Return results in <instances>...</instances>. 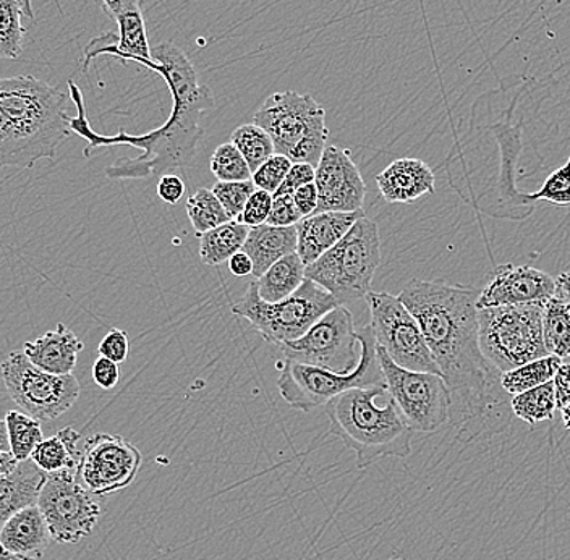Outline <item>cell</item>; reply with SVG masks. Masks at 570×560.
Returning <instances> with one entry per match:
<instances>
[{
    "instance_id": "obj_1",
    "label": "cell",
    "mask_w": 570,
    "mask_h": 560,
    "mask_svg": "<svg viewBox=\"0 0 570 560\" xmlns=\"http://www.w3.org/2000/svg\"><path fill=\"white\" fill-rule=\"evenodd\" d=\"M166 81L173 95V110L166 122L145 135H99L88 122L83 92L73 80L69 81L70 98L77 107V117L66 116L71 134L88 141L85 158L109 146H134L141 149L138 158H120L106 169L110 180H146L163 177L173 170L184 169L195 158L205 130L199 125L203 114L214 107L212 88L199 85L194 63L173 42L153 46L151 60L142 63Z\"/></svg>"
},
{
    "instance_id": "obj_2",
    "label": "cell",
    "mask_w": 570,
    "mask_h": 560,
    "mask_svg": "<svg viewBox=\"0 0 570 560\" xmlns=\"http://www.w3.org/2000/svg\"><path fill=\"white\" fill-rule=\"evenodd\" d=\"M480 291L444 281H410L399 298L419 321L428 348L440 366L452 399L461 405L462 434L484 415L501 374L480 347Z\"/></svg>"
},
{
    "instance_id": "obj_3",
    "label": "cell",
    "mask_w": 570,
    "mask_h": 560,
    "mask_svg": "<svg viewBox=\"0 0 570 560\" xmlns=\"http://www.w3.org/2000/svg\"><path fill=\"white\" fill-rule=\"evenodd\" d=\"M67 96L33 75L0 78V167L31 169L56 160L70 137Z\"/></svg>"
},
{
    "instance_id": "obj_4",
    "label": "cell",
    "mask_w": 570,
    "mask_h": 560,
    "mask_svg": "<svg viewBox=\"0 0 570 560\" xmlns=\"http://www.w3.org/2000/svg\"><path fill=\"white\" fill-rule=\"evenodd\" d=\"M386 384L352 389L324 405L331 431L355 452L356 466L366 469L384 456L405 459L412 452V428L387 395Z\"/></svg>"
},
{
    "instance_id": "obj_5",
    "label": "cell",
    "mask_w": 570,
    "mask_h": 560,
    "mask_svg": "<svg viewBox=\"0 0 570 560\" xmlns=\"http://www.w3.org/2000/svg\"><path fill=\"white\" fill-rule=\"evenodd\" d=\"M380 264V230L373 220L363 216L330 252L306 266L305 277L344 305L368 295Z\"/></svg>"
},
{
    "instance_id": "obj_6",
    "label": "cell",
    "mask_w": 570,
    "mask_h": 560,
    "mask_svg": "<svg viewBox=\"0 0 570 560\" xmlns=\"http://www.w3.org/2000/svg\"><path fill=\"white\" fill-rule=\"evenodd\" d=\"M253 124L269 135L277 155L315 167L330 138L324 107L313 96L295 91L271 95L256 110Z\"/></svg>"
},
{
    "instance_id": "obj_7",
    "label": "cell",
    "mask_w": 570,
    "mask_h": 560,
    "mask_svg": "<svg viewBox=\"0 0 570 560\" xmlns=\"http://www.w3.org/2000/svg\"><path fill=\"white\" fill-rule=\"evenodd\" d=\"M356 334H358L362 352H360V363L355 371L348 374H337L333 371L285 360L279 380H277L281 397L292 409L312 412L316 406H324L352 389L384 384L372 326L370 324L363 326L362 330L356 331Z\"/></svg>"
},
{
    "instance_id": "obj_8",
    "label": "cell",
    "mask_w": 570,
    "mask_h": 560,
    "mask_svg": "<svg viewBox=\"0 0 570 560\" xmlns=\"http://www.w3.org/2000/svg\"><path fill=\"white\" fill-rule=\"evenodd\" d=\"M543 306L525 303L480 310L481 352L497 373L550 355L543 338Z\"/></svg>"
},
{
    "instance_id": "obj_9",
    "label": "cell",
    "mask_w": 570,
    "mask_h": 560,
    "mask_svg": "<svg viewBox=\"0 0 570 560\" xmlns=\"http://www.w3.org/2000/svg\"><path fill=\"white\" fill-rule=\"evenodd\" d=\"M338 305L336 297L309 279L283 302L267 303L259 297L258 285L253 281L244 297L232 306V313L247 320L266 342L279 347L308 333L320 317Z\"/></svg>"
},
{
    "instance_id": "obj_10",
    "label": "cell",
    "mask_w": 570,
    "mask_h": 560,
    "mask_svg": "<svg viewBox=\"0 0 570 560\" xmlns=\"http://www.w3.org/2000/svg\"><path fill=\"white\" fill-rule=\"evenodd\" d=\"M384 384L413 433H436L451 420L452 394L441 374L402 369L376 344Z\"/></svg>"
},
{
    "instance_id": "obj_11",
    "label": "cell",
    "mask_w": 570,
    "mask_h": 560,
    "mask_svg": "<svg viewBox=\"0 0 570 560\" xmlns=\"http://www.w3.org/2000/svg\"><path fill=\"white\" fill-rule=\"evenodd\" d=\"M0 370L10 399L36 420H57L80 397V383L73 374L59 376L42 371L23 351L10 353Z\"/></svg>"
},
{
    "instance_id": "obj_12",
    "label": "cell",
    "mask_w": 570,
    "mask_h": 560,
    "mask_svg": "<svg viewBox=\"0 0 570 560\" xmlns=\"http://www.w3.org/2000/svg\"><path fill=\"white\" fill-rule=\"evenodd\" d=\"M96 498L98 495L80 483L77 470L46 474L38 508L48 523L52 541L77 544L88 538L101 517V505Z\"/></svg>"
},
{
    "instance_id": "obj_13",
    "label": "cell",
    "mask_w": 570,
    "mask_h": 560,
    "mask_svg": "<svg viewBox=\"0 0 570 560\" xmlns=\"http://www.w3.org/2000/svg\"><path fill=\"white\" fill-rule=\"evenodd\" d=\"M356 345H360V341L354 316L347 306L338 305L320 317L309 327L308 333L297 341L284 342L279 348L291 362L337 374H348L355 371L360 363Z\"/></svg>"
},
{
    "instance_id": "obj_14",
    "label": "cell",
    "mask_w": 570,
    "mask_h": 560,
    "mask_svg": "<svg viewBox=\"0 0 570 560\" xmlns=\"http://www.w3.org/2000/svg\"><path fill=\"white\" fill-rule=\"evenodd\" d=\"M370 316L376 344L383 347L395 365L405 370L441 374L422 333L419 321L401 298L386 292H368ZM443 376V374H441Z\"/></svg>"
},
{
    "instance_id": "obj_15",
    "label": "cell",
    "mask_w": 570,
    "mask_h": 560,
    "mask_svg": "<svg viewBox=\"0 0 570 560\" xmlns=\"http://www.w3.org/2000/svg\"><path fill=\"white\" fill-rule=\"evenodd\" d=\"M141 452L119 434H92L85 442L77 478L98 498L130 487L140 472Z\"/></svg>"
},
{
    "instance_id": "obj_16",
    "label": "cell",
    "mask_w": 570,
    "mask_h": 560,
    "mask_svg": "<svg viewBox=\"0 0 570 560\" xmlns=\"http://www.w3.org/2000/svg\"><path fill=\"white\" fill-rule=\"evenodd\" d=\"M316 190L320 213H355L363 210L366 185L347 149L326 146L316 166Z\"/></svg>"
},
{
    "instance_id": "obj_17",
    "label": "cell",
    "mask_w": 570,
    "mask_h": 560,
    "mask_svg": "<svg viewBox=\"0 0 570 560\" xmlns=\"http://www.w3.org/2000/svg\"><path fill=\"white\" fill-rule=\"evenodd\" d=\"M556 279L532 266L501 264L480 292L479 310L547 303L554 297Z\"/></svg>"
},
{
    "instance_id": "obj_18",
    "label": "cell",
    "mask_w": 570,
    "mask_h": 560,
    "mask_svg": "<svg viewBox=\"0 0 570 560\" xmlns=\"http://www.w3.org/2000/svg\"><path fill=\"white\" fill-rule=\"evenodd\" d=\"M365 216L363 210L355 213H320L303 217L297 224V253L305 266L315 263L324 253L351 230L352 226Z\"/></svg>"
},
{
    "instance_id": "obj_19",
    "label": "cell",
    "mask_w": 570,
    "mask_h": 560,
    "mask_svg": "<svg viewBox=\"0 0 570 560\" xmlns=\"http://www.w3.org/2000/svg\"><path fill=\"white\" fill-rule=\"evenodd\" d=\"M376 185L384 202L409 205L422 196L433 195L436 177L423 160L402 158L377 174Z\"/></svg>"
},
{
    "instance_id": "obj_20",
    "label": "cell",
    "mask_w": 570,
    "mask_h": 560,
    "mask_svg": "<svg viewBox=\"0 0 570 560\" xmlns=\"http://www.w3.org/2000/svg\"><path fill=\"white\" fill-rule=\"evenodd\" d=\"M83 348V342L77 334L66 324L59 323L56 330L49 331L36 341L24 342L23 353L38 369L66 376L77 366L78 353Z\"/></svg>"
},
{
    "instance_id": "obj_21",
    "label": "cell",
    "mask_w": 570,
    "mask_h": 560,
    "mask_svg": "<svg viewBox=\"0 0 570 560\" xmlns=\"http://www.w3.org/2000/svg\"><path fill=\"white\" fill-rule=\"evenodd\" d=\"M7 551L38 560L52 541L51 531L38 504L20 510L0 530Z\"/></svg>"
},
{
    "instance_id": "obj_22",
    "label": "cell",
    "mask_w": 570,
    "mask_h": 560,
    "mask_svg": "<svg viewBox=\"0 0 570 560\" xmlns=\"http://www.w3.org/2000/svg\"><path fill=\"white\" fill-rule=\"evenodd\" d=\"M46 474L31 459L18 462L12 473L0 474V530L10 517L38 504Z\"/></svg>"
},
{
    "instance_id": "obj_23",
    "label": "cell",
    "mask_w": 570,
    "mask_h": 560,
    "mask_svg": "<svg viewBox=\"0 0 570 560\" xmlns=\"http://www.w3.org/2000/svg\"><path fill=\"white\" fill-rule=\"evenodd\" d=\"M297 227H276L269 224L249 228L242 252L253 262V277L259 279L274 263L297 253Z\"/></svg>"
},
{
    "instance_id": "obj_24",
    "label": "cell",
    "mask_w": 570,
    "mask_h": 560,
    "mask_svg": "<svg viewBox=\"0 0 570 560\" xmlns=\"http://www.w3.org/2000/svg\"><path fill=\"white\" fill-rule=\"evenodd\" d=\"M305 263L302 262L298 253L284 256L283 259L274 263L259 279H256L259 297L267 303L283 302L291 297L305 282Z\"/></svg>"
},
{
    "instance_id": "obj_25",
    "label": "cell",
    "mask_w": 570,
    "mask_h": 560,
    "mask_svg": "<svg viewBox=\"0 0 570 560\" xmlns=\"http://www.w3.org/2000/svg\"><path fill=\"white\" fill-rule=\"evenodd\" d=\"M80 433L73 428H63L56 436L45 439L31 454V460L45 473L60 470H77L81 452L78 451Z\"/></svg>"
},
{
    "instance_id": "obj_26",
    "label": "cell",
    "mask_w": 570,
    "mask_h": 560,
    "mask_svg": "<svg viewBox=\"0 0 570 560\" xmlns=\"http://www.w3.org/2000/svg\"><path fill=\"white\" fill-rule=\"evenodd\" d=\"M249 227L229 220L223 226L199 235V259L206 266H220L229 262L235 253L242 252L247 242Z\"/></svg>"
},
{
    "instance_id": "obj_27",
    "label": "cell",
    "mask_w": 570,
    "mask_h": 560,
    "mask_svg": "<svg viewBox=\"0 0 570 560\" xmlns=\"http://www.w3.org/2000/svg\"><path fill=\"white\" fill-rule=\"evenodd\" d=\"M562 362L564 360L559 356L547 355L543 358L525 363L519 369L508 371V373L501 374L502 391L517 395L538 387V385L551 383Z\"/></svg>"
},
{
    "instance_id": "obj_28",
    "label": "cell",
    "mask_w": 570,
    "mask_h": 560,
    "mask_svg": "<svg viewBox=\"0 0 570 560\" xmlns=\"http://www.w3.org/2000/svg\"><path fill=\"white\" fill-rule=\"evenodd\" d=\"M543 338L550 355L570 358V305L552 297L543 306Z\"/></svg>"
},
{
    "instance_id": "obj_29",
    "label": "cell",
    "mask_w": 570,
    "mask_h": 560,
    "mask_svg": "<svg viewBox=\"0 0 570 560\" xmlns=\"http://www.w3.org/2000/svg\"><path fill=\"white\" fill-rule=\"evenodd\" d=\"M512 413L517 419L525 421L530 426L554 419L558 402H556L554 384L547 383L512 395Z\"/></svg>"
},
{
    "instance_id": "obj_30",
    "label": "cell",
    "mask_w": 570,
    "mask_h": 560,
    "mask_svg": "<svg viewBox=\"0 0 570 560\" xmlns=\"http://www.w3.org/2000/svg\"><path fill=\"white\" fill-rule=\"evenodd\" d=\"M6 423L7 431H9L10 452L18 462L30 460L35 449L45 441L41 423L28 413L18 412V410L7 413Z\"/></svg>"
},
{
    "instance_id": "obj_31",
    "label": "cell",
    "mask_w": 570,
    "mask_h": 560,
    "mask_svg": "<svg viewBox=\"0 0 570 560\" xmlns=\"http://www.w3.org/2000/svg\"><path fill=\"white\" fill-rule=\"evenodd\" d=\"M24 7L20 0H0V59L17 60L23 53L24 33L21 23Z\"/></svg>"
},
{
    "instance_id": "obj_32",
    "label": "cell",
    "mask_w": 570,
    "mask_h": 560,
    "mask_svg": "<svg viewBox=\"0 0 570 560\" xmlns=\"http://www.w3.org/2000/svg\"><path fill=\"white\" fill-rule=\"evenodd\" d=\"M230 141L247 160L252 173H255L271 156L276 155V148L269 135L256 124H245L235 128L232 131Z\"/></svg>"
},
{
    "instance_id": "obj_33",
    "label": "cell",
    "mask_w": 570,
    "mask_h": 560,
    "mask_svg": "<svg viewBox=\"0 0 570 560\" xmlns=\"http://www.w3.org/2000/svg\"><path fill=\"white\" fill-rule=\"evenodd\" d=\"M185 208H187L188 219L195 228L196 237L230 220L219 199L208 188H199L194 196L188 198Z\"/></svg>"
},
{
    "instance_id": "obj_34",
    "label": "cell",
    "mask_w": 570,
    "mask_h": 560,
    "mask_svg": "<svg viewBox=\"0 0 570 560\" xmlns=\"http://www.w3.org/2000/svg\"><path fill=\"white\" fill-rule=\"evenodd\" d=\"M209 166L217 181L252 180L253 173L249 170L247 160L232 141L224 143L214 149Z\"/></svg>"
},
{
    "instance_id": "obj_35",
    "label": "cell",
    "mask_w": 570,
    "mask_h": 560,
    "mask_svg": "<svg viewBox=\"0 0 570 560\" xmlns=\"http://www.w3.org/2000/svg\"><path fill=\"white\" fill-rule=\"evenodd\" d=\"M256 190L253 180L244 181H217L213 187V193L219 199L223 208L226 209L227 216L230 220H237L244 210L245 205Z\"/></svg>"
},
{
    "instance_id": "obj_36",
    "label": "cell",
    "mask_w": 570,
    "mask_h": 560,
    "mask_svg": "<svg viewBox=\"0 0 570 560\" xmlns=\"http://www.w3.org/2000/svg\"><path fill=\"white\" fill-rule=\"evenodd\" d=\"M525 202H547L551 205H570V158L564 167L554 170L540 190L522 196Z\"/></svg>"
},
{
    "instance_id": "obj_37",
    "label": "cell",
    "mask_w": 570,
    "mask_h": 560,
    "mask_svg": "<svg viewBox=\"0 0 570 560\" xmlns=\"http://www.w3.org/2000/svg\"><path fill=\"white\" fill-rule=\"evenodd\" d=\"M292 164L294 163H292L287 156L277 155L276 153V155L271 156L265 164H262V166L253 173V184H255L258 190H265L274 195V193L279 190L281 185H283L288 170H291Z\"/></svg>"
},
{
    "instance_id": "obj_38",
    "label": "cell",
    "mask_w": 570,
    "mask_h": 560,
    "mask_svg": "<svg viewBox=\"0 0 570 560\" xmlns=\"http://www.w3.org/2000/svg\"><path fill=\"white\" fill-rule=\"evenodd\" d=\"M271 208H273V195L256 188V190L253 191V195L249 196L247 205H245V208L242 210L237 220L249 228L263 226V224L267 223Z\"/></svg>"
},
{
    "instance_id": "obj_39",
    "label": "cell",
    "mask_w": 570,
    "mask_h": 560,
    "mask_svg": "<svg viewBox=\"0 0 570 560\" xmlns=\"http://www.w3.org/2000/svg\"><path fill=\"white\" fill-rule=\"evenodd\" d=\"M303 219L301 210L294 202V195H273V208H271L267 223L276 227H294Z\"/></svg>"
},
{
    "instance_id": "obj_40",
    "label": "cell",
    "mask_w": 570,
    "mask_h": 560,
    "mask_svg": "<svg viewBox=\"0 0 570 560\" xmlns=\"http://www.w3.org/2000/svg\"><path fill=\"white\" fill-rule=\"evenodd\" d=\"M130 352V342L127 333L120 330H110L106 337L99 342V356L112 360L116 363H124Z\"/></svg>"
},
{
    "instance_id": "obj_41",
    "label": "cell",
    "mask_w": 570,
    "mask_h": 560,
    "mask_svg": "<svg viewBox=\"0 0 570 560\" xmlns=\"http://www.w3.org/2000/svg\"><path fill=\"white\" fill-rule=\"evenodd\" d=\"M316 167L306 163L292 164L287 177L274 195H294L303 185L315 184Z\"/></svg>"
},
{
    "instance_id": "obj_42",
    "label": "cell",
    "mask_w": 570,
    "mask_h": 560,
    "mask_svg": "<svg viewBox=\"0 0 570 560\" xmlns=\"http://www.w3.org/2000/svg\"><path fill=\"white\" fill-rule=\"evenodd\" d=\"M92 380L105 391L116 387L120 380L119 363L105 358V356H99L95 365H92Z\"/></svg>"
},
{
    "instance_id": "obj_43",
    "label": "cell",
    "mask_w": 570,
    "mask_h": 560,
    "mask_svg": "<svg viewBox=\"0 0 570 560\" xmlns=\"http://www.w3.org/2000/svg\"><path fill=\"white\" fill-rule=\"evenodd\" d=\"M185 190H187L185 181L176 174H166V176L159 177L158 196L160 202L166 205H177L184 198Z\"/></svg>"
},
{
    "instance_id": "obj_44",
    "label": "cell",
    "mask_w": 570,
    "mask_h": 560,
    "mask_svg": "<svg viewBox=\"0 0 570 560\" xmlns=\"http://www.w3.org/2000/svg\"><path fill=\"white\" fill-rule=\"evenodd\" d=\"M141 2L142 0H102V7H105L107 16L117 20V17L124 16V13L141 10ZM24 12L28 17H33L31 0H24Z\"/></svg>"
},
{
    "instance_id": "obj_45",
    "label": "cell",
    "mask_w": 570,
    "mask_h": 560,
    "mask_svg": "<svg viewBox=\"0 0 570 560\" xmlns=\"http://www.w3.org/2000/svg\"><path fill=\"white\" fill-rule=\"evenodd\" d=\"M294 202L297 209L301 210L302 217L312 216L318 208V190L315 184L303 185L294 193Z\"/></svg>"
},
{
    "instance_id": "obj_46",
    "label": "cell",
    "mask_w": 570,
    "mask_h": 560,
    "mask_svg": "<svg viewBox=\"0 0 570 560\" xmlns=\"http://www.w3.org/2000/svg\"><path fill=\"white\" fill-rule=\"evenodd\" d=\"M552 384H554L558 410H562L570 403V362H566V360L562 362L558 373H556L554 380H552Z\"/></svg>"
},
{
    "instance_id": "obj_47",
    "label": "cell",
    "mask_w": 570,
    "mask_h": 560,
    "mask_svg": "<svg viewBox=\"0 0 570 560\" xmlns=\"http://www.w3.org/2000/svg\"><path fill=\"white\" fill-rule=\"evenodd\" d=\"M229 269L234 276L247 277L253 276V262L245 252L235 253L229 259Z\"/></svg>"
},
{
    "instance_id": "obj_48",
    "label": "cell",
    "mask_w": 570,
    "mask_h": 560,
    "mask_svg": "<svg viewBox=\"0 0 570 560\" xmlns=\"http://www.w3.org/2000/svg\"><path fill=\"white\" fill-rule=\"evenodd\" d=\"M554 297L564 299L570 305V273H562L556 277Z\"/></svg>"
},
{
    "instance_id": "obj_49",
    "label": "cell",
    "mask_w": 570,
    "mask_h": 560,
    "mask_svg": "<svg viewBox=\"0 0 570 560\" xmlns=\"http://www.w3.org/2000/svg\"><path fill=\"white\" fill-rule=\"evenodd\" d=\"M18 466V460L12 452H0V474L12 473Z\"/></svg>"
},
{
    "instance_id": "obj_50",
    "label": "cell",
    "mask_w": 570,
    "mask_h": 560,
    "mask_svg": "<svg viewBox=\"0 0 570 560\" xmlns=\"http://www.w3.org/2000/svg\"><path fill=\"white\" fill-rule=\"evenodd\" d=\"M10 451L9 431H7L6 420H0V452Z\"/></svg>"
},
{
    "instance_id": "obj_51",
    "label": "cell",
    "mask_w": 570,
    "mask_h": 560,
    "mask_svg": "<svg viewBox=\"0 0 570 560\" xmlns=\"http://www.w3.org/2000/svg\"><path fill=\"white\" fill-rule=\"evenodd\" d=\"M0 560H36L33 558H27V556H20L16 554V552H3L2 556H0Z\"/></svg>"
},
{
    "instance_id": "obj_52",
    "label": "cell",
    "mask_w": 570,
    "mask_h": 560,
    "mask_svg": "<svg viewBox=\"0 0 570 560\" xmlns=\"http://www.w3.org/2000/svg\"><path fill=\"white\" fill-rule=\"evenodd\" d=\"M562 421H564L566 430L570 431V403L561 410Z\"/></svg>"
},
{
    "instance_id": "obj_53",
    "label": "cell",
    "mask_w": 570,
    "mask_h": 560,
    "mask_svg": "<svg viewBox=\"0 0 570 560\" xmlns=\"http://www.w3.org/2000/svg\"><path fill=\"white\" fill-rule=\"evenodd\" d=\"M3 552H7V549L6 546H3L2 541H0V556H2Z\"/></svg>"
}]
</instances>
